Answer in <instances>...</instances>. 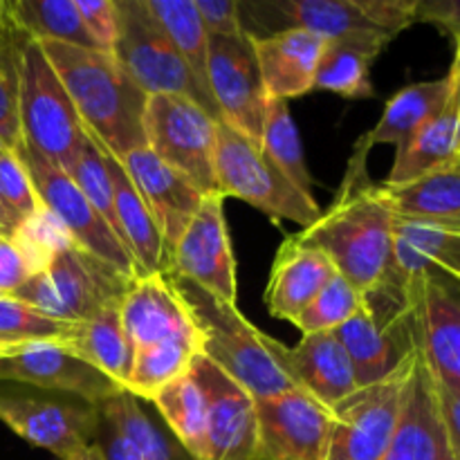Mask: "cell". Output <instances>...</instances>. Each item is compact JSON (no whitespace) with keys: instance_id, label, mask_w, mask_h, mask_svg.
Here are the masks:
<instances>
[{"instance_id":"8fae6325","label":"cell","mask_w":460,"mask_h":460,"mask_svg":"<svg viewBox=\"0 0 460 460\" xmlns=\"http://www.w3.org/2000/svg\"><path fill=\"white\" fill-rule=\"evenodd\" d=\"M0 385H22L48 394L102 404L121 389L63 341H27L0 349Z\"/></svg>"},{"instance_id":"c3c4849f","label":"cell","mask_w":460,"mask_h":460,"mask_svg":"<svg viewBox=\"0 0 460 460\" xmlns=\"http://www.w3.org/2000/svg\"><path fill=\"white\" fill-rule=\"evenodd\" d=\"M30 274V265L22 259L21 250H18L16 243L12 241V236L0 241V295H13V290H16Z\"/></svg>"},{"instance_id":"9c48e42d","label":"cell","mask_w":460,"mask_h":460,"mask_svg":"<svg viewBox=\"0 0 460 460\" xmlns=\"http://www.w3.org/2000/svg\"><path fill=\"white\" fill-rule=\"evenodd\" d=\"M416 346L385 380L362 386L332 411L326 460H382L389 449L411 377Z\"/></svg>"},{"instance_id":"836d02e7","label":"cell","mask_w":460,"mask_h":460,"mask_svg":"<svg viewBox=\"0 0 460 460\" xmlns=\"http://www.w3.org/2000/svg\"><path fill=\"white\" fill-rule=\"evenodd\" d=\"M7 9L27 39L99 49L85 31L76 0H7Z\"/></svg>"},{"instance_id":"4dcf8cb0","label":"cell","mask_w":460,"mask_h":460,"mask_svg":"<svg viewBox=\"0 0 460 460\" xmlns=\"http://www.w3.org/2000/svg\"><path fill=\"white\" fill-rule=\"evenodd\" d=\"M146 3L153 16L160 21L169 39L173 40L175 49L196 79L198 88L214 103L209 88V34L202 25L193 0H146Z\"/></svg>"},{"instance_id":"f35d334b","label":"cell","mask_w":460,"mask_h":460,"mask_svg":"<svg viewBox=\"0 0 460 460\" xmlns=\"http://www.w3.org/2000/svg\"><path fill=\"white\" fill-rule=\"evenodd\" d=\"M79 322H58L40 314L13 296H0V349L27 341H67L75 337Z\"/></svg>"},{"instance_id":"f5cc1de1","label":"cell","mask_w":460,"mask_h":460,"mask_svg":"<svg viewBox=\"0 0 460 460\" xmlns=\"http://www.w3.org/2000/svg\"><path fill=\"white\" fill-rule=\"evenodd\" d=\"M9 236H12V232H7V229L0 227V241H4V238H9Z\"/></svg>"},{"instance_id":"52a82bcc","label":"cell","mask_w":460,"mask_h":460,"mask_svg":"<svg viewBox=\"0 0 460 460\" xmlns=\"http://www.w3.org/2000/svg\"><path fill=\"white\" fill-rule=\"evenodd\" d=\"M146 146L187 175L202 193H220L216 180L218 119L182 94H148L144 111Z\"/></svg>"},{"instance_id":"ab89813d","label":"cell","mask_w":460,"mask_h":460,"mask_svg":"<svg viewBox=\"0 0 460 460\" xmlns=\"http://www.w3.org/2000/svg\"><path fill=\"white\" fill-rule=\"evenodd\" d=\"M362 292L353 286L340 272L322 288L317 296L310 301L308 308L296 317L295 326L304 335L313 332H335L337 328L344 326L350 317L362 305Z\"/></svg>"},{"instance_id":"9a60e30c","label":"cell","mask_w":460,"mask_h":460,"mask_svg":"<svg viewBox=\"0 0 460 460\" xmlns=\"http://www.w3.org/2000/svg\"><path fill=\"white\" fill-rule=\"evenodd\" d=\"M411 305L413 341L434 377L460 389V283L429 272L402 283Z\"/></svg>"},{"instance_id":"1f68e13d","label":"cell","mask_w":460,"mask_h":460,"mask_svg":"<svg viewBox=\"0 0 460 460\" xmlns=\"http://www.w3.org/2000/svg\"><path fill=\"white\" fill-rule=\"evenodd\" d=\"M380 52L377 45L359 40H326L314 72V90L335 93L344 99H371L376 90L368 70Z\"/></svg>"},{"instance_id":"8992f818","label":"cell","mask_w":460,"mask_h":460,"mask_svg":"<svg viewBox=\"0 0 460 460\" xmlns=\"http://www.w3.org/2000/svg\"><path fill=\"white\" fill-rule=\"evenodd\" d=\"M117 36L112 57L146 94H182L220 121L214 103L202 94L173 40L146 0H115Z\"/></svg>"},{"instance_id":"3957f363","label":"cell","mask_w":460,"mask_h":460,"mask_svg":"<svg viewBox=\"0 0 460 460\" xmlns=\"http://www.w3.org/2000/svg\"><path fill=\"white\" fill-rule=\"evenodd\" d=\"M178 296L182 299L198 335L200 353L211 364L227 373L234 382L250 391L256 400L281 395L295 389L286 373L277 367L272 355L263 346V332L252 326L236 305L225 304L196 283L164 274Z\"/></svg>"},{"instance_id":"2e32d148","label":"cell","mask_w":460,"mask_h":460,"mask_svg":"<svg viewBox=\"0 0 460 460\" xmlns=\"http://www.w3.org/2000/svg\"><path fill=\"white\" fill-rule=\"evenodd\" d=\"M205 395L207 460H259L256 398L202 353L189 368Z\"/></svg>"},{"instance_id":"484cf974","label":"cell","mask_w":460,"mask_h":460,"mask_svg":"<svg viewBox=\"0 0 460 460\" xmlns=\"http://www.w3.org/2000/svg\"><path fill=\"white\" fill-rule=\"evenodd\" d=\"M103 153L108 171L112 180V193H115V216L119 223V236L126 250L130 252L137 268L139 277H164L169 272V254L164 250V241L153 220L146 202L142 200L135 184L130 182L128 173L124 171L121 162L112 155L108 148L97 144Z\"/></svg>"},{"instance_id":"f6af8a7d","label":"cell","mask_w":460,"mask_h":460,"mask_svg":"<svg viewBox=\"0 0 460 460\" xmlns=\"http://www.w3.org/2000/svg\"><path fill=\"white\" fill-rule=\"evenodd\" d=\"M209 36H234L245 34L241 21V3L238 0H193Z\"/></svg>"},{"instance_id":"cb8c5ba5","label":"cell","mask_w":460,"mask_h":460,"mask_svg":"<svg viewBox=\"0 0 460 460\" xmlns=\"http://www.w3.org/2000/svg\"><path fill=\"white\" fill-rule=\"evenodd\" d=\"M252 43L268 99L288 102L313 93L326 39L299 27H288L268 36L252 34Z\"/></svg>"},{"instance_id":"e0dca14e","label":"cell","mask_w":460,"mask_h":460,"mask_svg":"<svg viewBox=\"0 0 460 460\" xmlns=\"http://www.w3.org/2000/svg\"><path fill=\"white\" fill-rule=\"evenodd\" d=\"M259 460H326L332 411L299 389L256 400Z\"/></svg>"},{"instance_id":"f1b7e54d","label":"cell","mask_w":460,"mask_h":460,"mask_svg":"<svg viewBox=\"0 0 460 460\" xmlns=\"http://www.w3.org/2000/svg\"><path fill=\"white\" fill-rule=\"evenodd\" d=\"M395 218L460 232V164L431 171L404 184H380Z\"/></svg>"},{"instance_id":"603a6c76","label":"cell","mask_w":460,"mask_h":460,"mask_svg":"<svg viewBox=\"0 0 460 460\" xmlns=\"http://www.w3.org/2000/svg\"><path fill=\"white\" fill-rule=\"evenodd\" d=\"M449 93L440 111L395 153L385 184H404L431 171L460 164V40L447 72Z\"/></svg>"},{"instance_id":"b9f144b4","label":"cell","mask_w":460,"mask_h":460,"mask_svg":"<svg viewBox=\"0 0 460 460\" xmlns=\"http://www.w3.org/2000/svg\"><path fill=\"white\" fill-rule=\"evenodd\" d=\"M12 241L21 250L31 274L48 268V263L58 252L72 245V238L45 207H40L36 214H31L13 229Z\"/></svg>"},{"instance_id":"4fadbf2b","label":"cell","mask_w":460,"mask_h":460,"mask_svg":"<svg viewBox=\"0 0 460 460\" xmlns=\"http://www.w3.org/2000/svg\"><path fill=\"white\" fill-rule=\"evenodd\" d=\"M335 335L353 362L358 389L391 376L416 346L411 308H398L371 296H362L358 313L337 328Z\"/></svg>"},{"instance_id":"60d3db41","label":"cell","mask_w":460,"mask_h":460,"mask_svg":"<svg viewBox=\"0 0 460 460\" xmlns=\"http://www.w3.org/2000/svg\"><path fill=\"white\" fill-rule=\"evenodd\" d=\"M79 191L84 193L85 200L97 209V214L111 225L112 232L119 236V223L115 216V193H112V180L111 171H108L106 160H103L102 148L97 146L93 137L85 133L84 146H81L79 155H76L75 164L67 171ZM121 241V236H119ZM124 243V241H121Z\"/></svg>"},{"instance_id":"d6986e66","label":"cell","mask_w":460,"mask_h":460,"mask_svg":"<svg viewBox=\"0 0 460 460\" xmlns=\"http://www.w3.org/2000/svg\"><path fill=\"white\" fill-rule=\"evenodd\" d=\"M119 162L157 223L171 268V252L200 209L205 193L187 175L162 162L148 146L128 153Z\"/></svg>"},{"instance_id":"5b68a950","label":"cell","mask_w":460,"mask_h":460,"mask_svg":"<svg viewBox=\"0 0 460 460\" xmlns=\"http://www.w3.org/2000/svg\"><path fill=\"white\" fill-rule=\"evenodd\" d=\"M216 180L225 198H238L272 220H290L308 229L322 214L314 198L301 193L265 155L259 142L225 121H218Z\"/></svg>"},{"instance_id":"f546056e","label":"cell","mask_w":460,"mask_h":460,"mask_svg":"<svg viewBox=\"0 0 460 460\" xmlns=\"http://www.w3.org/2000/svg\"><path fill=\"white\" fill-rule=\"evenodd\" d=\"M66 346L84 362L126 389L135 350L121 326L119 304L108 305L88 322H79L75 337Z\"/></svg>"},{"instance_id":"30bf717a","label":"cell","mask_w":460,"mask_h":460,"mask_svg":"<svg viewBox=\"0 0 460 460\" xmlns=\"http://www.w3.org/2000/svg\"><path fill=\"white\" fill-rule=\"evenodd\" d=\"M0 422L27 443L66 460L94 443L99 407L31 386L0 385Z\"/></svg>"},{"instance_id":"ac0fdd59","label":"cell","mask_w":460,"mask_h":460,"mask_svg":"<svg viewBox=\"0 0 460 460\" xmlns=\"http://www.w3.org/2000/svg\"><path fill=\"white\" fill-rule=\"evenodd\" d=\"M261 340L295 389L322 407L335 409L358 391L353 362L335 332L304 335L296 346H283L265 332Z\"/></svg>"},{"instance_id":"7c38bea8","label":"cell","mask_w":460,"mask_h":460,"mask_svg":"<svg viewBox=\"0 0 460 460\" xmlns=\"http://www.w3.org/2000/svg\"><path fill=\"white\" fill-rule=\"evenodd\" d=\"M166 274L187 279L225 304L236 305V259L225 218L223 193H207L202 198L200 209L171 252Z\"/></svg>"},{"instance_id":"db71d44e","label":"cell","mask_w":460,"mask_h":460,"mask_svg":"<svg viewBox=\"0 0 460 460\" xmlns=\"http://www.w3.org/2000/svg\"><path fill=\"white\" fill-rule=\"evenodd\" d=\"M4 151H9V148L4 146V144H3V139H0V153H4Z\"/></svg>"},{"instance_id":"7a4b0ae2","label":"cell","mask_w":460,"mask_h":460,"mask_svg":"<svg viewBox=\"0 0 460 460\" xmlns=\"http://www.w3.org/2000/svg\"><path fill=\"white\" fill-rule=\"evenodd\" d=\"M66 85L84 130L121 160L146 148L144 111L148 94L126 75L112 54L66 43H40Z\"/></svg>"},{"instance_id":"8d00e7d4","label":"cell","mask_w":460,"mask_h":460,"mask_svg":"<svg viewBox=\"0 0 460 460\" xmlns=\"http://www.w3.org/2000/svg\"><path fill=\"white\" fill-rule=\"evenodd\" d=\"M99 411L142 452L146 460H191L178 443L169 438L155 422L144 411L137 395L128 391H119L108 398L106 402L97 404Z\"/></svg>"},{"instance_id":"44dd1931","label":"cell","mask_w":460,"mask_h":460,"mask_svg":"<svg viewBox=\"0 0 460 460\" xmlns=\"http://www.w3.org/2000/svg\"><path fill=\"white\" fill-rule=\"evenodd\" d=\"M66 322H88L108 305L121 304L133 281L121 277L75 243L58 252L45 268Z\"/></svg>"},{"instance_id":"ba28073f","label":"cell","mask_w":460,"mask_h":460,"mask_svg":"<svg viewBox=\"0 0 460 460\" xmlns=\"http://www.w3.org/2000/svg\"><path fill=\"white\" fill-rule=\"evenodd\" d=\"M16 155L21 157L22 166H25L31 184H34L40 205L58 220V225L66 229L72 243L102 263L111 265L121 277L130 279V281L139 279L130 252L126 250L119 236L112 232L111 225L85 200L75 180L61 166H57L52 160H48L22 142L16 148Z\"/></svg>"},{"instance_id":"11a10c76","label":"cell","mask_w":460,"mask_h":460,"mask_svg":"<svg viewBox=\"0 0 460 460\" xmlns=\"http://www.w3.org/2000/svg\"><path fill=\"white\" fill-rule=\"evenodd\" d=\"M0 296H3V295H0Z\"/></svg>"},{"instance_id":"bcb514c9","label":"cell","mask_w":460,"mask_h":460,"mask_svg":"<svg viewBox=\"0 0 460 460\" xmlns=\"http://www.w3.org/2000/svg\"><path fill=\"white\" fill-rule=\"evenodd\" d=\"M416 22H431L445 34L460 40V0H418Z\"/></svg>"},{"instance_id":"7402d4cb","label":"cell","mask_w":460,"mask_h":460,"mask_svg":"<svg viewBox=\"0 0 460 460\" xmlns=\"http://www.w3.org/2000/svg\"><path fill=\"white\" fill-rule=\"evenodd\" d=\"M121 326L133 350L173 340H198L178 292L162 274L135 279L119 304Z\"/></svg>"},{"instance_id":"e575fe53","label":"cell","mask_w":460,"mask_h":460,"mask_svg":"<svg viewBox=\"0 0 460 460\" xmlns=\"http://www.w3.org/2000/svg\"><path fill=\"white\" fill-rule=\"evenodd\" d=\"M200 353L198 340H173L135 350L126 391L139 400H153L164 386L187 376L193 358Z\"/></svg>"},{"instance_id":"7dc6e473","label":"cell","mask_w":460,"mask_h":460,"mask_svg":"<svg viewBox=\"0 0 460 460\" xmlns=\"http://www.w3.org/2000/svg\"><path fill=\"white\" fill-rule=\"evenodd\" d=\"M94 445L102 452L103 460H146L137 447L99 411V427L94 436Z\"/></svg>"},{"instance_id":"6da1fadb","label":"cell","mask_w":460,"mask_h":460,"mask_svg":"<svg viewBox=\"0 0 460 460\" xmlns=\"http://www.w3.org/2000/svg\"><path fill=\"white\" fill-rule=\"evenodd\" d=\"M394 211L368 178L367 160L350 155L335 200L313 227L295 234L305 247L323 252L359 292L376 288L394 263Z\"/></svg>"},{"instance_id":"816d5d0a","label":"cell","mask_w":460,"mask_h":460,"mask_svg":"<svg viewBox=\"0 0 460 460\" xmlns=\"http://www.w3.org/2000/svg\"><path fill=\"white\" fill-rule=\"evenodd\" d=\"M0 227L7 229V232H13V229L18 227V220L9 214V209L3 205V202H0Z\"/></svg>"},{"instance_id":"ffe728a7","label":"cell","mask_w":460,"mask_h":460,"mask_svg":"<svg viewBox=\"0 0 460 460\" xmlns=\"http://www.w3.org/2000/svg\"><path fill=\"white\" fill-rule=\"evenodd\" d=\"M382 460H456L440 413L434 373L418 346L398 427Z\"/></svg>"},{"instance_id":"277c9868","label":"cell","mask_w":460,"mask_h":460,"mask_svg":"<svg viewBox=\"0 0 460 460\" xmlns=\"http://www.w3.org/2000/svg\"><path fill=\"white\" fill-rule=\"evenodd\" d=\"M18 124L22 144L70 171L84 146L85 130L66 85L39 40H27L21 54Z\"/></svg>"},{"instance_id":"83f0119b","label":"cell","mask_w":460,"mask_h":460,"mask_svg":"<svg viewBox=\"0 0 460 460\" xmlns=\"http://www.w3.org/2000/svg\"><path fill=\"white\" fill-rule=\"evenodd\" d=\"M447 93V75L443 79L422 81V84H411L398 90L386 102L380 121L355 142L353 157L367 160V155L377 144H394L395 148H402L440 111Z\"/></svg>"},{"instance_id":"74e56055","label":"cell","mask_w":460,"mask_h":460,"mask_svg":"<svg viewBox=\"0 0 460 460\" xmlns=\"http://www.w3.org/2000/svg\"><path fill=\"white\" fill-rule=\"evenodd\" d=\"M27 36L13 22L7 0L0 12V139L9 151L21 146V124H18V85H21V54Z\"/></svg>"},{"instance_id":"f907efd6","label":"cell","mask_w":460,"mask_h":460,"mask_svg":"<svg viewBox=\"0 0 460 460\" xmlns=\"http://www.w3.org/2000/svg\"><path fill=\"white\" fill-rule=\"evenodd\" d=\"M66 460H103V456H102V452H99L97 445L90 443V445H85V447H81L79 452L70 454Z\"/></svg>"},{"instance_id":"ee69618b","label":"cell","mask_w":460,"mask_h":460,"mask_svg":"<svg viewBox=\"0 0 460 460\" xmlns=\"http://www.w3.org/2000/svg\"><path fill=\"white\" fill-rule=\"evenodd\" d=\"M76 9L94 45L102 52L112 54L117 36L115 0H76Z\"/></svg>"},{"instance_id":"d6a6232c","label":"cell","mask_w":460,"mask_h":460,"mask_svg":"<svg viewBox=\"0 0 460 460\" xmlns=\"http://www.w3.org/2000/svg\"><path fill=\"white\" fill-rule=\"evenodd\" d=\"M175 443L191 460H207V407L200 386L191 373L178 377L151 400Z\"/></svg>"},{"instance_id":"7bdbcfd3","label":"cell","mask_w":460,"mask_h":460,"mask_svg":"<svg viewBox=\"0 0 460 460\" xmlns=\"http://www.w3.org/2000/svg\"><path fill=\"white\" fill-rule=\"evenodd\" d=\"M0 202L7 207L18 225L43 207L16 151L0 153Z\"/></svg>"},{"instance_id":"d590c367","label":"cell","mask_w":460,"mask_h":460,"mask_svg":"<svg viewBox=\"0 0 460 460\" xmlns=\"http://www.w3.org/2000/svg\"><path fill=\"white\" fill-rule=\"evenodd\" d=\"M261 148L301 193L314 198L313 175H310L308 164H305L299 130H296L295 119H292L288 102L268 99L263 133H261Z\"/></svg>"},{"instance_id":"d4e9b609","label":"cell","mask_w":460,"mask_h":460,"mask_svg":"<svg viewBox=\"0 0 460 460\" xmlns=\"http://www.w3.org/2000/svg\"><path fill=\"white\" fill-rule=\"evenodd\" d=\"M335 274V265L323 252L301 245L295 236L286 238L279 247L265 288L270 314L295 323Z\"/></svg>"},{"instance_id":"681fc988","label":"cell","mask_w":460,"mask_h":460,"mask_svg":"<svg viewBox=\"0 0 460 460\" xmlns=\"http://www.w3.org/2000/svg\"><path fill=\"white\" fill-rule=\"evenodd\" d=\"M436 382V394H438V404L440 413H443L445 429H447L449 445H452V452L456 460H460V389L443 385L434 377Z\"/></svg>"},{"instance_id":"5bb4252c","label":"cell","mask_w":460,"mask_h":460,"mask_svg":"<svg viewBox=\"0 0 460 460\" xmlns=\"http://www.w3.org/2000/svg\"><path fill=\"white\" fill-rule=\"evenodd\" d=\"M209 88L220 121L261 144L268 93L261 79L252 31L209 36Z\"/></svg>"},{"instance_id":"4316f807","label":"cell","mask_w":460,"mask_h":460,"mask_svg":"<svg viewBox=\"0 0 460 460\" xmlns=\"http://www.w3.org/2000/svg\"><path fill=\"white\" fill-rule=\"evenodd\" d=\"M286 27L313 31L326 40H359L385 49L391 36L377 27L368 0H288L279 3Z\"/></svg>"}]
</instances>
